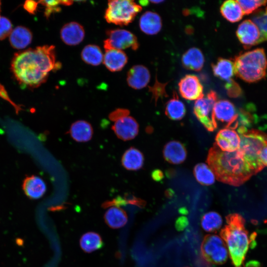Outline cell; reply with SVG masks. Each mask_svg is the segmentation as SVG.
<instances>
[{"instance_id":"6da1fadb","label":"cell","mask_w":267,"mask_h":267,"mask_svg":"<svg viewBox=\"0 0 267 267\" xmlns=\"http://www.w3.org/2000/svg\"><path fill=\"white\" fill-rule=\"evenodd\" d=\"M60 64L56 61L54 46L45 45L15 53L11 70L21 86L33 89L45 83L49 73Z\"/></svg>"},{"instance_id":"7a4b0ae2","label":"cell","mask_w":267,"mask_h":267,"mask_svg":"<svg viewBox=\"0 0 267 267\" xmlns=\"http://www.w3.org/2000/svg\"><path fill=\"white\" fill-rule=\"evenodd\" d=\"M207 162L216 178L230 185L240 186L255 175L238 149L223 151L215 143L209 151Z\"/></svg>"},{"instance_id":"3957f363","label":"cell","mask_w":267,"mask_h":267,"mask_svg":"<svg viewBox=\"0 0 267 267\" xmlns=\"http://www.w3.org/2000/svg\"><path fill=\"white\" fill-rule=\"evenodd\" d=\"M245 221L239 214L230 215L227 224L222 232L225 245L235 267H241L253 237L249 236Z\"/></svg>"},{"instance_id":"277c9868","label":"cell","mask_w":267,"mask_h":267,"mask_svg":"<svg viewBox=\"0 0 267 267\" xmlns=\"http://www.w3.org/2000/svg\"><path fill=\"white\" fill-rule=\"evenodd\" d=\"M233 62L234 74L246 82H258L267 75V58L263 48L242 52Z\"/></svg>"},{"instance_id":"5b68a950","label":"cell","mask_w":267,"mask_h":267,"mask_svg":"<svg viewBox=\"0 0 267 267\" xmlns=\"http://www.w3.org/2000/svg\"><path fill=\"white\" fill-rule=\"evenodd\" d=\"M239 135L240 142L238 150L254 174H256L264 168L260 159V154L267 145V135L255 129L247 130Z\"/></svg>"},{"instance_id":"8992f818","label":"cell","mask_w":267,"mask_h":267,"mask_svg":"<svg viewBox=\"0 0 267 267\" xmlns=\"http://www.w3.org/2000/svg\"><path fill=\"white\" fill-rule=\"evenodd\" d=\"M142 7L133 0H113L108 2L104 18L109 23L127 25L134 19Z\"/></svg>"},{"instance_id":"52a82bcc","label":"cell","mask_w":267,"mask_h":267,"mask_svg":"<svg viewBox=\"0 0 267 267\" xmlns=\"http://www.w3.org/2000/svg\"><path fill=\"white\" fill-rule=\"evenodd\" d=\"M218 100L215 91L211 90L205 96L196 100L194 105V113L206 130L213 132L217 128L213 117V109Z\"/></svg>"},{"instance_id":"ba28073f","label":"cell","mask_w":267,"mask_h":267,"mask_svg":"<svg viewBox=\"0 0 267 267\" xmlns=\"http://www.w3.org/2000/svg\"><path fill=\"white\" fill-rule=\"evenodd\" d=\"M108 37L104 41L105 50L114 48L122 50L131 48L135 50L139 47L136 36L132 32L124 29L109 30L106 31Z\"/></svg>"},{"instance_id":"9c48e42d","label":"cell","mask_w":267,"mask_h":267,"mask_svg":"<svg viewBox=\"0 0 267 267\" xmlns=\"http://www.w3.org/2000/svg\"><path fill=\"white\" fill-rule=\"evenodd\" d=\"M213 117L217 127L219 124L233 130L238 127V112L234 104L228 100L217 101L213 109Z\"/></svg>"},{"instance_id":"30bf717a","label":"cell","mask_w":267,"mask_h":267,"mask_svg":"<svg viewBox=\"0 0 267 267\" xmlns=\"http://www.w3.org/2000/svg\"><path fill=\"white\" fill-rule=\"evenodd\" d=\"M178 90L184 99L194 100L204 96L203 88L198 78L193 75H186L178 83Z\"/></svg>"},{"instance_id":"8fae6325","label":"cell","mask_w":267,"mask_h":267,"mask_svg":"<svg viewBox=\"0 0 267 267\" xmlns=\"http://www.w3.org/2000/svg\"><path fill=\"white\" fill-rule=\"evenodd\" d=\"M236 36L245 48L259 44L260 39V33L258 27L250 19L245 20L239 25Z\"/></svg>"},{"instance_id":"7c38bea8","label":"cell","mask_w":267,"mask_h":267,"mask_svg":"<svg viewBox=\"0 0 267 267\" xmlns=\"http://www.w3.org/2000/svg\"><path fill=\"white\" fill-rule=\"evenodd\" d=\"M138 125L131 116H127L115 122L112 129L117 136L124 141L134 138L138 133Z\"/></svg>"},{"instance_id":"4fadbf2b","label":"cell","mask_w":267,"mask_h":267,"mask_svg":"<svg viewBox=\"0 0 267 267\" xmlns=\"http://www.w3.org/2000/svg\"><path fill=\"white\" fill-rule=\"evenodd\" d=\"M215 140V143L222 151L233 152L238 149L240 138L234 130L223 128L218 133Z\"/></svg>"},{"instance_id":"5bb4252c","label":"cell","mask_w":267,"mask_h":267,"mask_svg":"<svg viewBox=\"0 0 267 267\" xmlns=\"http://www.w3.org/2000/svg\"><path fill=\"white\" fill-rule=\"evenodd\" d=\"M85 35L84 27L76 22L65 24L60 30V38L66 44L75 45L84 40Z\"/></svg>"},{"instance_id":"9a60e30c","label":"cell","mask_w":267,"mask_h":267,"mask_svg":"<svg viewBox=\"0 0 267 267\" xmlns=\"http://www.w3.org/2000/svg\"><path fill=\"white\" fill-rule=\"evenodd\" d=\"M150 79L149 70L142 65L133 66L127 73V81L128 85L135 89L145 87Z\"/></svg>"},{"instance_id":"2e32d148","label":"cell","mask_w":267,"mask_h":267,"mask_svg":"<svg viewBox=\"0 0 267 267\" xmlns=\"http://www.w3.org/2000/svg\"><path fill=\"white\" fill-rule=\"evenodd\" d=\"M22 187L26 195L33 199L42 197L46 190L44 180L35 175L26 177L23 180Z\"/></svg>"},{"instance_id":"e0dca14e","label":"cell","mask_w":267,"mask_h":267,"mask_svg":"<svg viewBox=\"0 0 267 267\" xmlns=\"http://www.w3.org/2000/svg\"><path fill=\"white\" fill-rule=\"evenodd\" d=\"M128 62V57L122 50L111 48L105 50L103 62L111 72L121 71Z\"/></svg>"},{"instance_id":"ac0fdd59","label":"cell","mask_w":267,"mask_h":267,"mask_svg":"<svg viewBox=\"0 0 267 267\" xmlns=\"http://www.w3.org/2000/svg\"><path fill=\"white\" fill-rule=\"evenodd\" d=\"M186 150L179 141L172 140L168 142L163 149V156L165 160L173 164L182 163L186 157Z\"/></svg>"},{"instance_id":"d6986e66","label":"cell","mask_w":267,"mask_h":267,"mask_svg":"<svg viewBox=\"0 0 267 267\" xmlns=\"http://www.w3.org/2000/svg\"><path fill=\"white\" fill-rule=\"evenodd\" d=\"M162 25L160 16L154 12L146 11L139 19V28L147 35H153L157 34L161 30Z\"/></svg>"},{"instance_id":"ffe728a7","label":"cell","mask_w":267,"mask_h":267,"mask_svg":"<svg viewBox=\"0 0 267 267\" xmlns=\"http://www.w3.org/2000/svg\"><path fill=\"white\" fill-rule=\"evenodd\" d=\"M32 37V33L28 28L19 26L12 30L9 35V42L13 48L21 49L31 44Z\"/></svg>"},{"instance_id":"44dd1931","label":"cell","mask_w":267,"mask_h":267,"mask_svg":"<svg viewBox=\"0 0 267 267\" xmlns=\"http://www.w3.org/2000/svg\"><path fill=\"white\" fill-rule=\"evenodd\" d=\"M68 133L74 140L80 142H87L91 139L93 129L89 122L78 120L71 125Z\"/></svg>"},{"instance_id":"7402d4cb","label":"cell","mask_w":267,"mask_h":267,"mask_svg":"<svg viewBox=\"0 0 267 267\" xmlns=\"http://www.w3.org/2000/svg\"><path fill=\"white\" fill-rule=\"evenodd\" d=\"M182 64L185 68L195 71H200L204 64V57L198 48L188 49L181 58Z\"/></svg>"},{"instance_id":"603a6c76","label":"cell","mask_w":267,"mask_h":267,"mask_svg":"<svg viewBox=\"0 0 267 267\" xmlns=\"http://www.w3.org/2000/svg\"><path fill=\"white\" fill-rule=\"evenodd\" d=\"M121 163L122 166L128 170H138L143 165L144 157L139 150L131 147L123 154Z\"/></svg>"},{"instance_id":"cb8c5ba5","label":"cell","mask_w":267,"mask_h":267,"mask_svg":"<svg viewBox=\"0 0 267 267\" xmlns=\"http://www.w3.org/2000/svg\"><path fill=\"white\" fill-rule=\"evenodd\" d=\"M222 16L227 21L234 23L240 21L244 13L237 0H228L224 1L220 8Z\"/></svg>"},{"instance_id":"d4e9b609","label":"cell","mask_w":267,"mask_h":267,"mask_svg":"<svg viewBox=\"0 0 267 267\" xmlns=\"http://www.w3.org/2000/svg\"><path fill=\"white\" fill-rule=\"evenodd\" d=\"M104 220L109 226L116 229L124 226L127 223L128 217L122 209L113 206L106 212Z\"/></svg>"},{"instance_id":"484cf974","label":"cell","mask_w":267,"mask_h":267,"mask_svg":"<svg viewBox=\"0 0 267 267\" xmlns=\"http://www.w3.org/2000/svg\"><path fill=\"white\" fill-rule=\"evenodd\" d=\"M165 114L171 120H179L183 118L186 113L185 106L178 98L176 91L173 96L166 103Z\"/></svg>"},{"instance_id":"4316f807","label":"cell","mask_w":267,"mask_h":267,"mask_svg":"<svg viewBox=\"0 0 267 267\" xmlns=\"http://www.w3.org/2000/svg\"><path fill=\"white\" fill-rule=\"evenodd\" d=\"M212 68L214 75L219 78L228 81L232 79L234 74L233 62L230 60L219 58Z\"/></svg>"},{"instance_id":"83f0119b","label":"cell","mask_w":267,"mask_h":267,"mask_svg":"<svg viewBox=\"0 0 267 267\" xmlns=\"http://www.w3.org/2000/svg\"><path fill=\"white\" fill-rule=\"evenodd\" d=\"M81 57L85 63L93 66H97L103 61V54L98 46L88 44L83 49Z\"/></svg>"},{"instance_id":"f1b7e54d","label":"cell","mask_w":267,"mask_h":267,"mask_svg":"<svg viewBox=\"0 0 267 267\" xmlns=\"http://www.w3.org/2000/svg\"><path fill=\"white\" fill-rule=\"evenodd\" d=\"M80 244L82 249L87 253L99 249L103 245L100 236L94 232H89L83 234L80 239Z\"/></svg>"},{"instance_id":"f546056e","label":"cell","mask_w":267,"mask_h":267,"mask_svg":"<svg viewBox=\"0 0 267 267\" xmlns=\"http://www.w3.org/2000/svg\"><path fill=\"white\" fill-rule=\"evenodd\" d=\"M194 175L198 182L204 185H210L215 182V176L209 167L205 163H198L194 168Z\"/></svg>"},{"instance_id":"4dcf8cb0","label":"cell","mask_w":267,"mask_h":267,"mask_svg":"<svg viewBox=\"0 0 267 267\" xmlns=\"http://www.w3.org/2000/svg\"><path fill=\"white\" fill-rule=\"evenodd\" d=\"M222 222V219L218 213L211 211L205 213L203 216L201 225L205 231L211 232L220 229Z\"/></svg>"},{"instance_id":"1f68e13d","label":"cell","mask_w":267,"mask_h":267,"mask_svg":"<svg viewBox=\"0 0 267 267\" xmlns=\"http://www.w3.org/2000/svg\"><path fill=\"white\" fill-rule=\"evenodd\" d=\"M252 19L258 27L260 33L259 44L267 41V6L255 12Z\"/></svg>"},{"instance_id":"d6a6232c","label":"cell","mask_w":267,"mask_h":267,"mask_svg":"<svg viewBox=\"0 0 267 267\" xmlns=\"http://www.w3.org/2000/svg\"><path fill=\"white\" fill-rule=\"evenodd\" d=\"M222 238L217 234H211L205 238L202 245L204 257L208 260L211 255L219 247L224 245Z\"/></svg>"},{"instance_id":"836d02e7","label":"cell","mask_w":267,"mask_h":267,"mask_svg":"<svg viewBox=\"0 0 267 267\" xmlns=\"http://www.w3.org/2000/svg\"><path fill=\"white\" fill-rule=\"evenodd\" d=\"M237 1L240 4L244 15H248L254 12H256L260 7L265 5L267 3V0H264Z\"/></svg>"},{"instance_id":"e575fe53","label":"cell","mask_w":267,"mask_h":267,"mask_svg":"<svg viewBox=\"0 0 267 267\" xmlns=\"http://www.w3.org/2000/svg\"><path fill=\"white\" fill-rule=\"evenodd\" d=\"M168 83H162L159 82L157 78L152 86L148 87L149 91L152 93V98L155 100V103L160 98L168 97L166 90V86Z\"/></svg>"},{"instance_id":"d590c367","label":"cell","mask_w":267,"mask_h":267,"mask_svg":"<svg viewBox=\"0 0 267 267\" xmlns=\"http://www.w3.org/2000/svg\"><path fill=\"white\" fill-rule=\"evenodd\" d=\"M229 254L225 244L217 248L209 257L208 260L216 264L224 263L228 258Z\"/></svg>"},{"instance_id":"8d00e7d4","label":"cell","mask_w":267,"mask_h":267,"mask_svg":"<svg viewBox=\"0 0 267 267\" xmlns=\"http://www.w3.org/2000/svg\"><path fill=\"white\" fill-rule=\"evenodd\" d=\"M38 2L45 6L44 15L47 19L51 14L61 11V8L59 6L61 4L60 0H41Z\"/></svg>"},{"instance_id":"74e56055","label":"cell","mask_w":267,"mask_h":267,"mask_svg":"<svg viewBox=\"0 0 267 267\" xmlns=\"http://www.w3.org/2000/svg\"><path fill=\"white\" fill-rule=\"evenodd\" d=\"M127 204L138 205L139 204V199L136 198H133L131 199L126 200L119 196L116 198L113 199L112 200L105 202L102 204V207L104 208H108L112 206L119 207Z\"/></svg>"},{"instance_id":"f35d334b","label":"cell","mask_w":267,"mask_h":267,"mask_svg":"<svg viewBox=\"0 0 267 267\" xmlns=\"http://www.w3.org/2000/svg\"><path fill=\"white\" fill-rule=\"evenodd\" d=\"M225 89L227 95L233 98L239 97L242 94V89L237 83L232 79L226 81Z\"/></svg>"},{"instance_id":"ab89813d","label":"cell","mask_w":267,"mask_h":267,"mask_svg":"<svg viewBox=\"0 0 267 267\" xmlns=\"http://www.w3.org/2000/svg\"><path fill=\"white\" fill-rule=\"evenodd\" d=\"M12 30L11 21L5 17L0 16V40H4L9 36Z\"/></svg>"},{"instance_id":"60d3db41","label":"cell","mask_w":267,"mask_h":267,"mask_svg":"<svg viewBox=\"0 0 267 267\" xmlns=\"http://www.w3.org/2000/svg\"><path fill=\"white\" fill-rule=\"evenodd\" d=\"M130 114L129 110L124 108H118L112 111L109 115V119L116 122L123 118L128 116Z\"/></svg>"},{"instance_id":"b9f144b4","label":"cell","mask_w":267,"mask_h":267,"mask_svg":"<svg viewBox=\"0 0 267 267\" xmlns=\"http://www.w3.org/2000/svg\"><path fill=\"white\" fill-rule=\"evenodd\" d=\"M0 97L9 102L15 108L17 113L21 109L20 107L11 100L4 87L1 84H0Z\"/></svg>"},{"instance_id":"7bdbcfd3","label":"cell","mask_w":267,"mask_h":267,"mask_svg":"<svg viewBox=\"0 0 267 267\" xmlns=\"http://www.w3.org/2000/svg\"><path fill=\"white\" fill-rule=\"evenodd\" d=\"M39 2L34 0H26L23 5L24 8L31 14H35Z\"/></svg>"},{"instance_id":"ee69618b","label":"cell","mask_w":267,"mask_h":267,"mask_svg":"<svg viewBox=\"0 0 267 267\" xmlns=\"http://www.w3.org/2000/svg\"><path fill=\"white\" fill-rule=\"evenodd\" d=\"M188 221L187 219L184 217H180L178 218L176 222V227L177 229L181 231L183 230L188 225Z\"/></svg>"},{"instance_id":"f6af8a7d","label":"cell","mask_w":267,"mask_h":267,"mask_svg":"<svg viewBox=\"0 0 267 267\" xmlns=\"http://www.w3.org/2000/svg\"><path fill=\"white\" fill-rule=\"evenodd\" d=\"M260 159L263 166L264 167H267V145L261 150Z\"/></svg>"},{"instance_id":"bcb514c9","label":"cell","mask_w":267,"mask_h":267,"mask_svg":"<svg viewBox=\"0 0 267 267\" xmlns=\"http://www.w3.org/2000/svg\"><path fill=\"white\" fill-rule=\"evenodd\" d=\"M153 179L156 181H160L163 178V174L160 170H154L151 174Z\"/></svg>"},{"instance_id":"7dc6e473","label":"cell","mask_w":267,"mask_h":267,"mask_svg":"<svg viewBox=\"0 0 267 267\" xmlns=\"http://www.w3.org/2000/svg\"><path fill=\"white\" fill-rule=\"evenodd\" d=\"M73 2V1L71 0H60V4L64 5H70Z\"/></svg>"},{"instance_id":"c3c4849f","label":"cell","mask_w":267,"mask_h":267,"mask_svg":"<svg viewBox=\"0 0 267 267\" xmlns=\"http://www.w3.org/2000/svg\"><path fill=\"white\" fill-rule=\"evenodd\" d=\"M148 1H146V0H143V1L142 0V1H139L140 4H141L142 5H146V4H148Z\"/></svg>"},{"instance_id":"681fc988","label":"cell","mask_w":267,"mask_h":267,"mask_svg":"<svg viewBox=\"0 0 267 267\" xmlns=\"http://www.w3.org/2000/svg\"><path fill=\"white\" fill-rule=\"evenodd\" d=\"M164 1L163 0H151L150 1V2L153 3H159L160 2H163Z\"/></svg>"},{"instance_id":"f907efd6","label":"cell","mask_w":267,"mask_h":267,"mask_svg":"<svg viewBox=\"0 0 267 267\" xmlns=\"http://www.w3.org/2000/svg\"><path fill=\"white\" fill-rule=\"evenodd\" d=\"M0 5H1V2H0Z\"/></svg>"}]
</instances>
